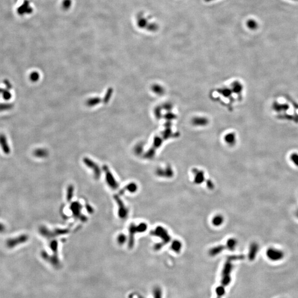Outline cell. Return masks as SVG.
Segmentation results:
<instances>
[{"label": "cell", "instance_id": "6da1fadb", "mask_svg": "<svg viewBox=\"0 0 298 298\" xmlns=\"http://www.w3.org/2000/svg\"><path fill=\"white\" fill-rule=\"evenodd\" d=\"M234 257L229 258L225 265L224 270L222 273V280L221 281V285L216 290L217 298H221L222 296L224 294L225 287L229 284L231 281L230 273L232 269L233 265L231 264V262L233 261Z\"/></svg>", "mask_w": 298, "mask_h": 298}, {"label": "cell", "instance_id": "7a4b0ae2", "mask_svg": "<svg viewBox=\"0 0 298 298\" xmlns=\"http://www.w3.org/2000/svg\"><path fill=\"white\" fill-rule=\"evenodd\" d=\"M265 254L267 257L271 261H280L284 258V252L283 251L275 247L268 248Z\"/></svg>", "mask_w": 298, "mask_h": 298}, {"label": "cell", "instance_id": "3957f363", "mask_svg": "<svg viewBox=\"0 0 298 298\" xmlns=\"http://www.w3.org/2000/svg\"><path fill=\"white\" fill-rule=\"evenodd\" d=\"M28 240V236L26 234L19 235L17 237L10 238L6 241L7 247L8 248H13L18 245L23 244Z\"/></svg>", "mask_w": 298, "mask_h": 298}, {"label": "cell", "instance_id": "277c9868", "mask_svg": "<svg viewBox=\"0 0 298 298\" xmlns=\"http://www.w3.org/2000/svg\"><path fill=\"white\" fill-rule=\"evenodd\" d=\"M258 251H259V245L256 242H252L250 246V248H249L248 259L251 261H253L256 257Z\"/></svg>", "mask_w": 298, "mask_h": 298}, {"label": "cell", "instance_id": "5b68a950", "mask_svg": "<svg viewBox=\"0 0 298 298\" xmlns=\"http://www.w3.org/2000/svg\"><path fill=\"white\" fill-rule=\"evenodd\" d=\"M105 171L106 172L107 182L109 185V186L113 189H116V188H118V183H116L115 179L114 178L112 173L109 171V169H107V167H106Z\"/></svg>", "mask_w": 298, "mask_h": 298}, {"label": "cell", "instance_id": "8992f818", "mask_svg": "<svg viewBox=\"0 0 298 298\" xmlns=\"http://www.w3.org/2000/svg\"><path fill=\"white\" fill-rule=\"evenodd\" d=\"M29 2L28 1H25L21 6L18 9V12L19 14L22 15L26 13H31L32 12V8L30 7Z\"/></svg>", "mask_w": 298, "mask_h": 298}, {"label": "cell", "instance_id": "52a82bcc", "mask_svg": "<svg viewBox=\"0 0 298 298\" xmlns=\"http://www.w3.org/2000/svg\"><path fill=\"white\" fill-rule=\"evenodd\" d=\"M0 145L1 146L4 153H5L6 154H10V147L7 143L6 136L3 134L0 135Z\"/></svg>", "mask_w": 298, "mask_h": 298}, {"label": "cell", "instance_id": "ba28073f", "mask_svg": "<svg viewBox=\"0 0 298 298\" xmlns=\"http://www.w3.org/2000/svg\"><path fill=\"white\" fill-rule=\"evenodd\" d=\"M137 24H138V26L139 28H145L146 29V28H147L150 23L148 22L147 19L145 18L144 16H143L142 14H140L138 16V18H137Z\"/></svg>", "mask_w": 298, "mask_h": 298}, {"label": "cell", "instance_id": "9c48e42d", "mask_svg": "<svg viewBox=\"0 0 298 298\" xmlns=\"http://www.w3.org/2000/svg\"><path fill=\"white\" fill-rule=\"evenodd\" d=\"M273 108L275 111L281 112L282 110H286L288 109L289 106L287 104H281L275 102L273 105Z\"/></svg>", "mask_w": 298, "mask_h": 298}, {"label": "cell", "instance_id": "30bf717a", "mask_svg": "<svg viewBox=\"0 0 298 298\" xmlns=\"http://www.w3.org/2000/svg\"><path fill=\"white\" fill-rule=\"evenodd\" d=\"M247 26L251 30L256 29L258 28V23L254 20H249L247 22Z\"/></svg>", "mask_w": 298, "mask_h": 298}, {"label": "cell", "instance_id": "8fae6325", "mask_svg": "<svg viewBox=\"0 0 298 298\" xmlns=\"http://www.w3.org/2000/svg\"><path fill=\"white\" fill-rule=\"evenodd\" d=\"M85 163L86 164H87V165L88 166L90 167H93L92 165V163H91V161H89L88 160H85ZM95 167V165H93V167ZM95 167H96L95 166ZM95 171V175H96V178H98L99 177V175H100V171H99V169H98L97 167H95V168H92Z\"/></svg>", "mask_w": 298, "mask_h": 298}, {"label": "cell", "instance_id": "7c38bea8", "mask_svg": "<svg viewBox=\"0 0 298 298\" xmlns=\"http://www.w3.org/2000/svg\"><path fill=\"white\" fill-rule=\"evenodd\" d=\"M290 159L295 165L298 167V154L296 153L292 154L290 155Z\"/></svg>", "mask_w": 298, "mask_h": 298}, {"label": "cell", "instance_id": "4fadbf2b", "mask_svg": "<svg viewBox=\"0 0 298 298\" xmlns=\"http://www.w3.org/2000/svg\"><path fill=\"white\" fill-rule=\"evenodd\" d=\"M213 224L216 225V226L220 225L222 222V216H220V215L216 216V217L213 219Z\"/></svg>", "mask_w": 298, "mask_h": 298}, {"label": "cell", "instance_id": "5bb4252c", "mask_svg": "<svg viewBox=\"0 0 298 298\" xmlns=\"http://www.w3.org/2000/svg\"><path fill=\"white\" fill-rule=\"evenodd\" d=\"M280 118H283V119H290V120H294V121H295V122H298V116H280Z\"/></svg>", "mask_w": 298, "mask_h": 298}, {"label": "cell", "instance_id": "9a60e30c", "mask_svg": "<svg viewBox=\"0 0 298 298\" xmlns=\"http://www.w3.org/2000/svg\"><path fill=\"white\" fill-rule=\"evenodd\" d=\"M71 5V0H64L63 2V7L64 9L67 10L69 8Z\"/></svg>", "mask_w": 298, "mask_h": 298}, {"label": "cell", "instance_id": "2e32d148", "mask_svg": "<svg viewBox=\"0 0 298 298\" xmlns=\"http://www.w3.org/2000/svg\"><path fill=\"white\" fill-rule=\"evenodd\" d=\"M13 106L12 104H0V111H2L3 110H6V109H10L12 108Z\"/></svg>", "mask_w": 298, "mask_h": 298}, {"label": "cell", "instance_id": "e0dca14e", "mask_svg": "<svg viewBox=\"0 0 298 298\" xmlns=\"http://www.w3.org/2000/svg\"><path fill=\"white\" fill-rule=\"evenodd\" d=\"M181 245L180 244V242L178 241H176L175 242L173 243V245L172 246V248L173 249L174 251H178L181 248Z\"/></svg>", "mask_w": 298, "mask_h": 298}, {"label": "cell", "instance_id": "ac0fdd59", "mask_svg": "<svg viewBox=\"0 0 298 298\" xmlns=\"http://www.w3.org/2000/svg\"><path fill=\"white\" fill-rule=\"evenodd\" d=\"M3 98L6 100H9L11 98V94L8 91H4L3 90Z\"/></svg>", "mask_w": 298, "mask_h": 298}, {"label": "cell", "instance_id": "d6986e66", "mask_svg": "<svg viewBox=\"0 0 298 298\" xmlns=\"http://www.w3.org/2000/svg\"><path fill=\"white\" fill-rule=\"evenodd\" d=\"M43 151H42V150H38L34 152V155L37 157H43L44 155H45V154L43 153Z\"/></svg>", "mask_w": 298, "mask_h": 298}, {"label": "cell", "instance_id": "ffe728a7", "mask_svg": "<svg viewBox=\"0 0 298 298\" xmlns=\"http://www.w3.org/2000/svg\"><path fill=\"white\" fill-rule=\"evenodd\" d=\"M38 77H39L38 73H33L30 76V79L33 81H36L37 79H38Z\"/></svg>", "mask_w": 298, "mask_h": 298}, {"label": "cell", "instance_id": "44dd1931", "mask_svg": "<svg viewBox=\"0 0 298 298\" xmlns=\"http://www.w3.org/2000/svg\"><path fill=\"white\" fill-rule=\"evenodd\" d=\"M5 230H6V226L4 225V224L0 222V233L3 232Z\"/></svg>", "mask_w": 298, "mask_h": 298}, {"label": "cell", "instance_id": "7402d4cb", "mask_svg": "<svg viewBox=\"0 0 298 298\" xmlns=\"http://www.w3.org/2000/svg\"><path fill=\"white\" fill-rule=\"evenodd\" d=\"M205 2H212V1H214L215 0H204Z\"/></svg>", "mask_w": 298, "mask_h": 298}, {"label": "cell", "instance_id": "603a6c76", "mask_svg": "<svg viewBox=\"0 0 298 298\" xmlns=\"http://www.w3.org/2000/svg\"><path fill=\"white\" fill-rule=\"evenodd\" d=\"M296 217L298 218V209L296 210Z\"/></svg>", "mask_w": 298, "mask_h": 298}, {"label": "cell", "instance_id": "cb8c5ba5", "mask_svg": "<svg viewBox=\"0 0 298 298\" xmlns=\"http://www.w3.org/2000/svg\"><path fill=\"white\" fill-rule=\"evenodd\" d=\"M293 1H298V0H293Z\"/></svg>", "mask_w": 298, "mask_h": 298}]
</instances>
